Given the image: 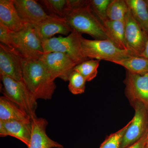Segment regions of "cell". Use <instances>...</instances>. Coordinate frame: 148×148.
<instances>
[{"label":"cell","mask_w":148,"mask_h":148,"mask_svg":"<svg viewBox=\"0 0 148 148\" xmlns=\"http://www.w3.org/2000/svg\"><path fill=\"white\" fill-rule=\"evenodd\" d=\"M14 6L20 18L25 24L33 27L49 18L42 7L35 0H14Z\"/></svg>","instance_id":"4fadbf2b"},{"label":"cell","mask_w":148,"mask_h":148,"mask_svg":"<svg viewBox=\"0 0 148 148\" xmlns=\"http://www.w3.org/2000/svg\"><path fill=\"white\" fill-rule=\"evenodd\" d=\"M88 2L89 0H67V5L65 14L67 11L87 5Z\"/></svg>","instance_id":"83f0119b"},{"label":"cell","mask_w":148,"mask_h":148,"mask_svg":"<svg viewBox=\"0 0 148 148\" xmlns=\"http://www.w3.org/2000/svg\"><path fill=\"white\" fill-rule=\"evenodd\" d=\"M130 123L131 121L121 129L108 136L100 148H121L123 138Z\"/></svg>","instance_id":"484cf974"},{"label":"cell","mask_w":148,"mask_h":148,"mask_svg":"<svg viewBox=\"0 0 148 148\" xmlns=\"http://www.w3.org/2000/svg\"><path fill=\"white\" fill-rule=\"evenodd\" d=\"M48 121L45 119H32V133L28 148H64V146L51 140L47 135Z\"/></svg>","instance_id":"5bb4252c"},{"label":"cell","mask_w":148,"mask_h":148,"mask_svg":"<svg viewBox=\"0 0 148 148\" xmlns=\"http://www.w3.org/2000/svg\"><path fill=\"white\" fill-rule=\"evenodd\" d=\"M79 45L81 54L86 60L97 59L113 62L133 56L127 50H122L108 40L86 39L79 35Z\"/></svg>","instance_id":"3957f363"},{"label":"cell","mask_w":148,"mask_h":148,"mask_svg":"<svg viewBox=\"0 0 148 148\" xmlns=\"http://www.w3.org/2000/svg\"><path fill=\"white\" fill-rule=\"evenodd\" d=\"M20 121L30 122L32 119L15 103L4 96L0 97V121Z\"/></svg>","instance_id":"e0dca14e"},{"label":"cell","mask_w":148,"mask_h":148,"mask_svg":"<svg viewBox=\"0 0 148 148\" xmlns=\"http://www.w3.org/2000/svg\"><path fill=\"white\" fill-rule=\"evenodd\" d=\"M146 148H148V141L147 143V145H146Z\"/></svg>","instance_id":"1f68e13d"},{"label":"cell","mask_w":148,"mask_h":148,"mask_svg":"<svg viewBox=\"0 0 148 148\" xmlns=\"http://www.w3.org/2000/svg\"><path fill=\"white\" fill-rule=\"evenodd\" d=\"M64 17L69 27L80 34H87L95 40H107L103 24L87 5L67 11Z\"/></svg>","instance_id":"7a4b0ae2"},{"label":"cell","mask_w":148,"mask_h":148,"mask_svg":"<svg viewBox=\"0 0 148 148\" xmlns=\"http://www.w3.org/2000/svg\"><path fill=\"white\" fill-rule=\"evenodd\" d=\"M79 33L73 30L66 37H53L42 41L44 53L57 52L65 53L77 65L87 61L81 54L79 45Z\"/></svg>","instance_id":"8992f818"},{"label":"cell","mask_w":148,"mask_h":148,"mask_svg":"<svg viewBox=\"0 0 148 148\" xmlns=\"http://www.w3.org/2000/svg\"><path fill=\"white\" fill-rule=\"evenodd\" d=\"M23 81L36 100H50L56 88L54 80L40 59L22 57Z\"/></svg>","instance_id":"6da1fadb"},{"label":"cell","mask_w":148,"mask_h":148,"mask_svg":"<svg viewBox=\"0 0 148 148\" xmlns=\"http://www.w3.org/2000/svg\"><path fill=\"white\" fill-rule=\"evenodd\" d=\"M8 136L18 139L29 147L32 133V120L30 122L10 120L1 121Z\"/></svg>","instance_id":"2e32d148"},{"label":"cell","mask_w":148,"mask_h":148,"mask_svg":"<svg viewBox=\"0 0 148 148\" xmlns=\"http://www.w3.org/2000/svg\"><path fill=\"white\" fill-rule=\"evenodd\" d=\"M129 9L125 0H112L107 10V17L111 21H124Z\"/></svg>","instance_id":"44dd1931"},{"label":"cell","mask_w":148,"mask_h":148,"mask_svg":"<svg viewBox=\"0 0 148 148\" xmlns=\"http://www.w3.org/2000/svg\"><path fill=\"white\" fill-rule=\"evenodd\" d=\"M22 56L13 49L0 44V74L23 80Z\"/></svg>","instance_id":"8fae6325"},{"label":"cell","mask_w":148,"mask_h":148,"mask_svg":"<svg viewBox=\"0 0 148 148\" xmlns=\"http://www.w3.org/2000/svg\"><path fill=\"white\" fill-rule=\"evenodd\" d=\"M124 83L125 95L131 105L140 102L148 107V73L141 75L126 71Z\"/></svg>","instance_id":"30bf717a"},{"label":"cell","mask_w":148,"mask_h":148,"mask_svg":"<svg viewBox=\"0 0 148 148\" xmlns=\"http://www.w3.org/2000/svg\"><path fill=\"white\" fill-rule=\"evenodd\" d=\"M131 105L135 109V115L123 136L121 148H126L131 145L148 133L147 107L140 102H135Z\"/></svg>","instance_id":"ba28073f"},{"label":"cell","mask_w":148,"mask_h":148,"mask_svg":"<svg viewBox=\"0 0 148 148\" xmlns=\"http://www.w3.org/2000/svg\"><path fill=\"white\" fill-rule=\"evenodd\" d=\"M111 1L112 0H89L90 8L102 23L108 19L107 10Z\"/></svg>","instance_id":"d4e9b609"},{"label":"cell","mask_w":148,"mask_h":148,"mask_svg":"<svg viewBox=\"0 0 148 148\" xmlns=\"http://www.w3.org/2000/svg\"><path fill=\"white\" fill-rule=\"evenodd\" d=\"M142 57H144L148 59V38L146 43L145 50L142 54Z\"/></svg>","instance_id":"4dcf8cb0"},{"label":"cell","mask_w":148,"mask_h":148,"mask_svg":"<svg viewBox=\"0 0 148 148\" xmlns=\"http://www.w3.org/2000/svg\"><path fill=\"white\" fill-rule=\"evenodd\" d=\"M0 23L14 32L22 30L27 25L18 15L14 0L0 1Z\"/></svg>","instance_id":"9a60e30c"},{"label":"cell","mask_w":148,"mask_h":148,"mask_svg":"<svg viewBox=\"0 0 148 148\" xmlns=\"http://www.w3.org/2000/svg\"><path fill=\"white\" fill-rule=\"evenodd\" d=\"M103 24L106 30L107 39L119 49L127 50L125 41V20L111 21L108 19Z\"/></svg>","instance_id":"ac0fdd59"},{"label":"cell","mask_w":148,"mask_h":148,"mask_svg":"<svg viewBox=\"0 0 148 148\" xmlns=\"http://www.w3.org/2000/svg\"><path fill=\"white\" fill-rule=\"evenodd\" d=\"M1 79L3 96L17 105L32 120L37 117L36 113L37 100L24 81L16 80L3 74L1 75Z\"/></svg>","instance_id":"277c9868"},{"label":"cell","mask_w":148,"mask_h":148,"mask_svg":"<svg viewBox=\"0 0 148 148\" xmlns=\"http://www.w3.org/2000/svg\"><path fill=\"white\" fill-rule=\"evenodd\" d=\"M37 36L42 41L52 38L56 34L69 36L73 30L65 17L50 15L34 27Z\"/></svg>","instance_id":"7c38bea8"},{"label":"cell","mask_w":148,"mask_h":148,"mask_svg":"<svg viewBox=\"0 0 148 148\" xmlns=\"http://www.w3.org/2000/svg\"><path fill=\"white\" fill-rule=\"evenodd\" d=\"M12 33V32L7 27L0 23V42L1 43L14 49V44Z\"/></svg>","instance_id":"4316f807"},{"label":"cell","mask_w":148,"mask_h":148,"mask_svg":"<svg viewBox=\"0 0 148 148\" xmlns=\"http://www.w3.org/2000/svg\"><path fill=\"white\" fill-rule=\"evenodd\" d=\"M0 136L1 137H5L7 136L6 131L2 123L0 121Z\"/></svg>","instance_id":"f546056e"},{"label":"cell","mask_w":148,"mask_h":148,"mask_svg":"<svg viewBox=\"0 0 148 148\" xmlns=\"http://www.w3.org/2000/svg\"><path fill=\"white\" fill-rule=\"evenodd\" d=\"M132 73L143 75L148 73V59L144 57L130 56L114 61Z\"/></svg>","instance_id":"ffe728a7"},{"label":"cell","mask_w":148,"mask_h":148,"mask_svg":"<svg viewBox=\"0 0 148 148\" xmlns=\"http://www.w3.org/2000/svg\"><path fill=\"white\" fill-rule=\"evenodd\" d=\"M101 60L90 59L82 62L75 66L74 71L78 72L86 82L92 81L97 76Z\"/></svg>","instance_id":"7402d4cb"},{"label":"cell","mask_w":148,"mask_h":148,"mask_svg":"<svg viewBox=\"0 0 148 148\" xmlns=\"http://www.w3.org/2000/svg\"><path fill=\"white\" fill-rule=\"evenodd\" d=\"M132 15L148 34V8L146 0H125Z\"/></svg>","instance_id":"d6986e66"},{"label":"cell","mask_w":148,"mask_h":148,"mask_svg":"<svg viewBox=\"0 0 148 148\" xmlns=\"http://www.w3.org/2000/svg\"><path fill=\"white\" fill-rule=\"evenodd\" d=\"M125 22L126 49L132 56L142 57L145 48L148 34L136 21L130 9L125 16Z\"/></svg>","instance_id":"52a82bcc"},{"label":"cell","mask_w":148,"mask_h":148,"mask_svg":"<svg viewBox=\"0 0 148 148\" xmlns=\"http://www.w3.org/2000/svg\"><path fill=\"white\" fill-rule=\"evenodd\" d=\"M146 2H147V5L148 8V0H146Z\"/></svg>","instance_id":"d6a6232c"},{"label":"cell","mask_w":148,"mask_h":148,"mask_svg":"<svg viewBox=\"0 0 148 148\" xmlns=\"http://www.w3.org/2000/svg\"><path fill=\"white\" fill-rule=\"evenodd\" d=\"M147 134H146L137 142L126 148H146L147 143Z\"/></svg>","instance_id":"f1b7e54d"},{"label":"cell","mask_w":148,"mask_h":148,"mask_svg":"<svg viewBox=\"0 0 148 148\" xmlns=\"http://www.w3.org/2000/svg\"><path fill=\"white\" fill-rule=\"evenodd\" d=\"M40 60L45 66L52 78L69 81V77L77 64L65 53L53 52L44 53Z\"/></svg>","instance_id":"9c48e42d"},{"label":"cell","mask_w":148,"mask_h":148,"mask_svg":"<svg viewBox=\"0 0 148 148\" xmlns=\"http://www.w3.org/2000/svg\"><path fill=\"white\" fill-rule=\"evenodd\" d=\"M14 49L24 58L40 59L43 55L41 41L35 32L34 27L27 24L18 32L12 33Z\"/></svg>","instance_id":"5b68a950"},{"label":"cell","mask_w":148,"mask_h":148,"mask_svg":"<svg viewBox=\"0 0 148 148\" xmlns=\"http://www.w3.org/2000/svg\"><path fill=\"white\" fill-rule=\"evenodd\" d=\"M147 111H148V107H147ZM148 141V132L147 134V141Z\"/></svg>","instance_id":"836d02e7"},{"label":"cell","mask_w":148,"mask_h":148,"mask_svg":"<svg viewBox=\"0 0 148 148\" xmlns=\"http://www.w3.org/2000/svg\"><path fill=\"white\" fill-rule=\"evenodd\" d=\"M69 81V90L73 94L78 95L84 92L86 81L78 72L73 70L70 75Z\"/></svg>","instance_id":"603a6c76"},{"label":"cell","mask_w":148,"mask_h":148,"mask_svg":"<svg viewBox=\"0 0 148 148\" xmlns=\"http://www.w3.org/2000/svg\"><path fill=\"white\" fill-rule=\"evenodd\" d=\"M39 1L49 12V15L64 17L67 0H42Z\"/></svg>","instance_id":"cb8c5ba5"}]
</instances>
